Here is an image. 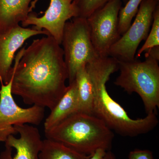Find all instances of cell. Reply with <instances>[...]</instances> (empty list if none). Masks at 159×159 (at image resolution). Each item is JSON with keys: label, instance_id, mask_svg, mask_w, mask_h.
<instances>
[{"label": "cell", "instance_id": "obj_1", "mask_svg": "<svg viewBox=\"0 0 159 159\" xmlns=\"http://www.w3.org/2000/svg\"><path fill=\"white\" fill-rule=\"evenodd\" d=\"M60 45L47 35L34 39L16 55L11 93L25 104L51 111L65 93L68 74Z\"/></svg>", "mask_w": 159, "mask_h": 159}, {"label": "cell", "instance_id": "obj_2", "mask_svg": "<svg viewBox=\"0 0 159 159\" xmlns=\"http://www.w3.org/2000/svg\"><path fill=\"white\" fill-rule=\"evenodd\" d=\"M85 67L93 89V115L122 136H138L148 133L156 127L158 120L156 113L147 114L141 119H131L109 94L106 84L111 75L119 70L118 59L111 56L97 57L87 63Z\"/></svg>", "mask_w": 159, "mask_h": 159}, {"label": "cell", "instance_id": "obj_3", "mask_svg": "<svg viewBox=\"0 0 159 159\" xmlns=\"http://www.w3.org/2000/svg\"><path fill=\"white\" fill-rule=\"evenodd\" d=\"M46 139L90 156L102 148L111 150L114 135L101 119L93 114L76 113L45 131Z\"/></svg>", "mask_w": 159, "mask_h": 159}, {"label": "cell", "instance_id": "obj_4", "mask_svg": "<svg viewBox=\"0 0 159 159\" xmlns=\"http://www.w3.org/2000/svg\"><path fill=\"white\" fill-rule=\"evenodd\" d=\"M143 61L119 60L120 74L114 84L129 94L141 97L146 114L156 113L159 107V60L150 55Z\"/></svg>", "mask_w": 159, "mask_h": 159}, {"label": "cell", "instance_id": "obj_5", "mask_svg": "<svg viewBox=\"0 0 159 159\" xmlns=\"http://www.w3.org/2000/svg\"><path fill=\"white\" fill-rule=\"evenodd\" d=\"M72 19L66 23L61 43L69 84L74 82L81 67L99 57L91 41L86 18Z\"/></svg>", "mask_w": 159, "mask_h": 159}, {"label": "cell", "instance_id": "obj_6", "mask_svg": "<svg viewBox=\"0 0 159 159\" xmlns=\"http://www.w3.org/2000/svg\"><path fill=\"white\" fill-rule=\"evenodd\" d=\"M122 4L121 0H113L86 19L91 41L99 57L109 56L111 48L121 37L118 18Z\"/></svg>", "mask_w": 159, "mask_h": 159}, {"label": "cell", "instance_id": "obj_7", "mask_svg": "<svg viewBox=\"0 0 159 159\" xmlns=\"http://www.w3.org/2000/svg\"><path fill=\"white\" fill-rule=\"evenodd\" d=\"M12 77L0 89V142H6L11 135L17 134L14 125H39L45 116V108L36 105L24 108L17 105L11 93Z\"/></svg>", "mask_w": 159, "mask_h": 159}, {"label": "cell", "instance_id": "obj_8", "mask_svg": "<svg viewBox=\"0 0 159 159\" xmlns=\"http://www.w3.org/2000/svg\"><path fill=\"white\" fill-rule=\"evenodd\" d=\"M158 5L159 2L157 0H144L142 2L133 23L112 46L109 56L125 61L135 59L139 44L148 36L154 11Z\"/></svg>", "mask_w": 159, "mask_h": 159}, {"label": "cell", "instance_id": "obj_9", "mask_svg": "<svg viewBox=\"0 0 159 159\" xmlns=\"http://www.w3.org/2000/svg\"><path fill=\"white\" fill-rule=\"evenodd\" d=\"M78 16V11L73 0H50L48 9L43 16L38 17L30 13L24 21L23 27L33 25L38 31L45 30L61 45L66 23L69 20Z\"/></svg>", "mask_w": 159, "mask_h": 159}, {"label": "cell", "instance_id": "obj_10", "mask_svg": "<svg viewBox=\"0 0 159 159\" xmlns=\"http://www.w3.org/2000/svg\"><path fill=\"white\" fill-rule=\"evenodd\" d=\"M14 127L20 137L11 135L7 138L0 159H39L43 140L38 129L26 124Z\"/></svg>", "mask_w": 159, "mask_h": 159}, {"label": "cell", "instance_id": "obj_11", "mask_svg": "<svg viewBox=\"0 0 159 159\" xmlns=\"http://www.w3.org/2000/svg\"><path fill=\"white\" fill-rule=\"evenodd\" d=\"M50 35L47 31L20 25L0 34V82L6 84L11 77L12 62L16 53L27 40L38 34Z\"/></svg>", "mask_w": 159, "mask_h": 159}, {"label": "cell", "instance_id": "obj_12", "mask_svg": "<svg viewBox=\"0 0 159 159\" xmlns=\"http://www.w3.org/2000/svg\"><path fill=\"white\" fill-rule=\"evenodd\" d=\"M39 0H0V34L20 25Z\"/></svg>", "mask_w": 159, "mask_h": 159}, {"label": "cell", "instance_id": "obj_13", "mask_svg": "<svg viewBox=\"0 0 159 159\" xmlns=\"http://www.w3.org/2000/svg\"><path fill=\"white\" fill-rule=\"evenodd\" d=\"M77 84L75 80L67 86L65 93L46 118L44 127L48 131L78 111Z\"/></svg>", "mask_w": 159, "mask_h": 159}, {"label": "cell", "instance_id": "obj_14", "mask_svg": "<svg viewBox=\"0 0 159 159\" xmlns=\"http://www.w3.org/2000/svg\"><path fill=\"white\" fill-rule=\"evenodd\" d=\"M85 66L86 65L83 66L78 70L74 80L77 87L78 101L77 112L92 114L93 89Z\"/></svg>", "mask_w": 159, "mask_h": 159}, {"label": "cell", "instance_id": "obj_15", "mask_svg": "<svg viewBox=\"0 0 159 159\" xmlns=\"http://www.w3.org/2000/svg\"><path fill=\"white\" fill-rule=\"evenodd\" d=\"M89 157L47 139L43 140L39 156V159H88Z\"/></svg>", "mask_w": 159, "mask_h": 159}, {"label": "cell", "instance_id": "obj_16", "mask_svg": "<svg viewBox=\"0 0 159 159\" xmlns=\"http://www.w3.org/2000/svg\"><path fill=\"white\" fill-rule=\"evenodd\" d=\"M144 0H128L125 6L121 7L119 14V31L122 35L127 31L135 16L141 3Z\"/></svg>", "mask_w": 159, "mask_h": 159}, {"label": "cell", "instance_id": "obj_17", "mask_svg": "<svg viewBox=\"0 0 159 159\" xmlns=\"http://www.w3.org/2000/svg\"><path fill=\"white\" fill-rule=\"evenodd\" d=\"M159 47V5H158L154 11L153 20L150 30L146 39L145 43L139 49L136 58L141 57L144 52L150 50L155 47Z\"/></svg>", "mask_w": 159, "mask_h": 159}, {"label": "cell", "instance_id": "obj_18", "mask_svg": "<svg viewBox=\"0 0 159 159\" xmlns=\"http://www.w3.org/2000/svg\"><path fill=\"white\" fill-rule=\"evenodd\" d=\"M112 1L113 0H73V3L78 11V17L87 19L94 11ZM121 1L125 4L128 0Z\"/></svg>", "mask_w": 159, "mask_h": 159}, {"label": "cell", "instance_id": "obj_19", "mask_svg": "<svg viewBox=\"0 0 159 159\" xmlns=\"http://www.w3.org/2000/svg\"><path fill=\"white\" fill-rule=\"evenodd\" d=\"M129 159H153L152 152L150 150L135 149L129 155Z\"/></svg>", "mask_w": 159, "mask_h": 159}, {"label": "cell", "instance_id": "obj_20", "mask_svg": "<svg viewBox=\"0 0 159 159\" xmlns=\"http://www.w3.org/2000/svg\"><path fill=\"white\" fill-rule=\"evenodd\" d=\"M107 151L102 148H99L90 156L88 159H103L105 156Z\"/></svg>", "mask_w": 159, "mask_h": 159}, {"label": "cell", "instance_id": "obj_21", "mask_svg": "<svg viewBox=\"0 0 159 159\" xmlns=\"http://www.w3.org/2000/svg\"><path fill=\"white\" fill-rule=\"evenodd\" d=\"M103 159H116V158L115 155L111 151V150H110L106 152L105 156L103 157Z\"/></svg>", "mask_w": 159, "mask_h": 159}, {"label": "cell", "instance_id": "obj_22", "mask_svg": "<svg viewBox=\"0 0 159 159\" xmlns=\"http://www.w3.org/2000/svg\"><path fill=\"white\" fill-rule=\"evenodd\" d=\"M157 1H158V2H159V0H157Z\"/></svg>", "mask_w": 159, "mask_h": 159}]
</instances>
